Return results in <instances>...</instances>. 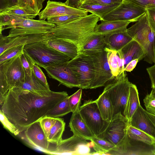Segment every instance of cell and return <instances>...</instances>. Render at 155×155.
I'll list each match as a JSON object with an SVG mask.
<instances>
[{"instance_id":"cell-47","label":"cell","mask_w":155,"mask_h":155,"mask_svg":"<svg viewBox=\"0 0 155 155\" xmlns=\"http://www.w3.org/2000/svg\"><path fill=\"white\" fill-rule=\"evenodd\" d=\"M19 0H0V12L13 5L18 4Z\"/></svg>"},{"instance_id":"cell-43","label":"cell","mask_w":155,"mask_h":155,"mask_svg":"<svg viewBox=\"0 0 155 155\" xmlns=\"http://www.w3.org/2000/svg\"><path fill=\"white\" fill-rule=\"evenodd\" d=\"M143 102L146 111L155 115V97L150 94H147L144 99Z\"/></svg>"},{"instance_id":"cell-33","label":"cell","mask_w":155,"mask_h":155,"mask_svg":"<svg viewBox=\"0 0 155 155\" xmlns=\"http://www.w3.org/2000/svg\"><path fill=\"white\" fill-rule=\"evenodd\" d=\"M65 123L61 118H57L56 122L51 129L48 140L51 143L58 144L62 139V136L64 130Z\"/></svg>"},{"instance_id":"cell-10","label":"cell","mask_w":155,"mask_h":155,"mask_svg":"<svg viewBox=\"0 0 155 155\" xmlns=\"http://www.w3.org/2000/svg\"><path fill=\"white\" fill-rule=\"evenodd\" d=\"M87 140L73 135L69 138L62 139L57 145L51 143L47 154L51 155L91 154V143Z\"/></svg>"},{"instance_id":"cell-42","label":"cell","mask_w":155,"mask_h":155,"mask_svg":"<svg viewBox=\"0 0 155 155\" xmlns=\"http://www.w3.org/2000/svg\"><path fill=\"white\" fill-rule=\"evenodd\" d=\"M0 120L4 127L15 135H19L20 133V131L9 120L1 110H0Z\"/></svg>"},{"instance_id":"cell-32","label":"cell","mask_w":155,"mask_h":155,"mask_svg":"<svg viewBox=\"0 0 155 155\" xmlns=\"http://www.w3.org/2000/svg\"><path fill=\"white\" fill-rule=\"evenodd\" d=\"M0 14L32 19L38 15L35 12L28 10L19 5H13L0 12Z\"/></svg>"},{"instance_id":"cell-52","label":"cell","mask_w":155,"mask_h":155,"mask_svg":"<svg viewBox=\"0 0 155 155\" xmlns=\"http://www.w3.org/2000/svg\"><path fill=\"white\" fill-rule=\"evenodd\" d=\"M145 112L155 126V115L148 112L146 110Z\"/></svg>"},{"instance_id":"cell-39","label":"cell","mask_w":155,"mask_h":155,"mask_svg":"<svg viewBox=\"0 0 155 155\" xmlns=\"http://www.w3.org/2000/svg\"><path fill=\"white\" fill-rule=\"evenodd\" d=\"M56 119L57 118L45 116L39 120L41 127L47 139L51 129L56 122Z\"/></svg>"},{"instance_id":"cell-24","label":"cell","mask_w":155,"mask_h":155,"mask_svg":"<svg viewBox=\"0 0 155 155\" xmlns=\"http://www.w3.org/2000/svg\"><path fill=\"white\" fill-rule=\"evenodd\" d=\"M131 22L130 21H102L96 26L94 34L104 36L120 31L127 30V27Z\"/></svg>"},{"instance_id":"cell-30","label":"cell","mask_w":155,"mask_h":155,"mask_svg":"<svg viewBox=\"0 0 155 155\" xmlns=\"http://www.w3.org/2000/svg\"><path fill=\"white\" fill-rule=\"evenodd\" d=\"M90 141L91 148L96 151L92 154L113 155L116 150L114 144L103 138L94 137Z\"/></svg>"},{"instance_id":"cell-50","label":"cell","mask_w":155,"mask_h":155,"mask_svg":"<svg viewBox=\"0 0 155 155\" xmlns=\"http://www.w3.org/2000/svg\"><path fill=\"white\" fill-rule=\"evenodd\" d=\"M139 62L138 59H136L131 61L126 66L124 71H125L131 72L136 67L137 64Z\"/></svg>"},{"instance_id":"cell-19","label":"cell","mask_w":155,"mask_h":155,"mask_svg":"<svg viewBox=\"0 0 155 155\" xmlns=\"http://www.w3.org/2000/svg\"><path fill=\"white\" fill-rule=\"evenodd\" d=\"M129 124L146 133L155 139V126L141 105L132 116Z\"/></svg>"},{"instance_id":"cell-11","label":"cell","mask_w":155,"mask_h":155,"mask_svg":"<svg viewBox=\"0 0 155 155\" xmlns=\"http://www.w3.org/2000/svg\"><path fill=\"white\" fill-rule=\"evenodd\" d=\"M147 12V9L134 3L123 0L117 8L104 17L101 21L137 22Z\"/></svg>"},{"instance_id":"cell-49","label":"cell","mask_w":155,"mask_h":155,"mask_svg":"<svg viewBox=\"0 0 155 155\" xmlns=\"http://www.w3.org/2000/svg\"><path fill=\"white\" fill-rule=\"evenodd\" d=\"M146 70L151 81V87H155V64L147 68Z\"/></svg>"},{"instance_id":"cell-2","label":"cell","mask_w":155,"mask_h":155,"mask_svg":"<svg viewBox=\"0 0 155 155\" xmlns=\"http://www.w3.org/2000/svg\"><path fill=\"white\" fill-rule=\"evenodd\" d=\"M99 21L98 16L91 13L64 25H55L44 34L43 38L54 37L68 41L77 45L80 51L94 34L95 28Z\"/></svg>"},{"instance_id":"cell-21","label":"cell","mask_w":155,"mask_h":155,"mask_svg":"<svg viewBox=\"0 0 155 155\" xmlns=\"http://www.w3.org/2000/svg\"><path fill=\"white\" fill-rule=\"evenodd\" d=\"M69 127L73 135L86 140L90 141L95 137L83 119L80 113L79 108L72 112Z\"/></svg>"},{"instance_id":"cell-26","label":"cell","mask_w":155,"mask_h":155,"mask_svg":"<svg viewBox=\"0 0 155 155\" xmlns=\"http://www.w3.org/2000/svg\"><path fill=\"white\" fill-rule=\"evenodd\" d=\"M107 62L114 78L125 73L124 62L118 52L105 47Z\"/></svg>"},{"instance_id":"cell-12","label":"cell","mask_w":155,"mask_h":155,"mask_svg":"<svg viewBox=\"0 0 155 155\" xmlns=\"http://www.w3.org/2000/svg\"><path fill=\"white\" fill-rule=\"evenodd\" d=\"M85 54L90 56L94 66V77L89 89L105 86L108 82L114 78L107 62V51L104 48L102 52Z\"/></svg>"},{"instance_id":"cell-13","label":"cell","mask_w":155,"mask_h":155,"mask_svg":"<svg viewBox=\"0 0 155 155\" xmlns=\"http://www.w3.org/2000/svg\"><path fill=\"white\" fill-rule=\"evenodd\" d=\"M128 125V119L119 113L113 117L104 132L103 138L116 147L115 151L123 143Z\"/></svg>"},{"instance_id":"cell-54","label":"cell","mask_w":155,"mask_h":155,"mask_svg":"<svg viewBox=\"0 0 155 155\" xmlns=\"http://www.w3.org/2000/svg\"><path fill=\"white\" fill-rule=\"evenodd\" d=\"M85 0H82V1H81V2H83V1H85Z\"/></svg>"},{"instance_id":"cell-45","label":"cell","mask_w":155,"mask_h":155,"mask_svg":"<svg viewBox=\"0 0 155 155\" xmlns=\"http://www.w3.org/2000/svg\"><path fill=\"white\" fill-rule=\"evenodd\" d=\"M134 3L146 9L155 8V0H124Z\"/></svg>"},{"instance_id":"cell-41","label":"cell","mask_w":155,"mask_h":155,"mask_svg":"<svg viewBox=\"0 0 155 155\" xmlns=\"http://www.w3.org/2000/svg\"><path fill=\"white\" fill-rule=\"evenodd\" d=\"M20 59L25 75L31 76L32 72L33 65L34 64L24 51L21 54Z\"/></svg>"},{"instance_id":"cell-48","label":"cell","mask_w":155,"mask_h":155,"mask_svg":"<svg viewBox=\"0 0 155 155\" xmlns=\"http://www.w3.org/2000/svg\"><path fill=\"white\" fill-rule=\"evenodd\" d=\"M123 1V0H85L81 2H85L103 5H109L116 3H121Z\"/></svg>"},{"instance_id":"cell-28","label":"cell","mask_w":155,"mask_h":155,"mask_svg":"<svg viewBox=\"0 0 155 155\" xmlns=\"http://www.w3.org/2000/svg\"><path fill=\"white\" fill-rule=\"evenodd\" d=\"M106 46L104 35L94 34L82 47L80 52L88 53L102 52Z\"/></svg>"},{"instance_id":"cell-9","label":"cell","mask_w":155,"mask_h":155,"mask_svg":"<svg viewBox=\"0 0 155 155\" xmlns=\"http://www.w3.org/2000/svg\"><path fill=\"white\" fill-rule=\"evenodd\" d=\"M83 119L95 137L103 138L110 122L103 119L95 100L85 101L79 108Z\"/></svg>"},{"instance_id":"cell-51","label":"cell","mask_w":155,"mask_h":155,"mask_svg":"<svg viewBox=\"0 0 155 155\" xmlns=\"http://www.w3.org/2000/svg\"><path fill=\"white\" fill-rule=\"evenodd\" d=\"M82 0H66L65 3L68 6L78 8Z\"/></svg>"},{"instance_id":"cell-35","label":"cell","mask_w":155,"mask_h":155,"mask_svg":"<svg viewBox=\"0 0 155 155\" xmlns=\"http://www.w3.org/2000/svg\"><path fill=\"white\" fill-rule=\"evenodd\" d=\"M72 112L68 96L58 103L46 114V116L54 118L63 117Z\"/></svg>"},{"instance_id":"cell-37","label":"cell","mask_w":155,"mask_h":155,"mask_svg":"<svg viewBox=\"0 0 155 155\" xmlns=\"http://www.w3.org/2000/svg\"><path fill=\"white\" fill-rule=\"evenodd\" d=\"M25 45H24L12 48L3 52L0 55V64L21 54L23 52Z\"/></svg>"},{"instance_id":"cell-34","label":"cell","mask_w":155,"mask_h":155,"mask_svg":"<svg viewBox=\"0 0 155 155\" xmlns=\"http://www.w3.org/2000/svg\"><path fill=\"white\" fill-rule=\"evenodd\" d=\"M127 134L130 138L155 146V139L146 133L129 124Z\"/></svg>"},{"instance_id":"cell-23","label":"cell","mask_w":155,"mask_h":155,"mask_svg":"<svg viewBox=\"0 0 155 155\" xmlns=\"http://www.w3.org/2000/svg\"><path fill=\"white\" fill-rule=\"evenodd\" d=\"M105 47L118 51L134 39L127 30L114 33L104 36Z\"/></svg>"},{"instance_id":"cell-36","label":"cell","mask_w":155,"mask_h":155,"mask_svg":"<svg viewBox=\"0 0 155 155\" xmlns=\"http://www.w3.org/2000/svg\"><path fill=\"white\" fill-rule=\"evenodd\" d=\"M45 0H19L18 5L25 9L38 14L43 8Z\"/></svg>"},{"instance_id":"cell-8","label":"cell","mask_w":155,"mask_h":155,"mask_svg":"<svg viewBox=\"0 0 155 155\" xmlns=\"http://www.w3.org/2000/svg\"><path fill=\"white\" fill-rule=\"evenodd\" d=\"M82 89H89L94 76V63L90 56L80 52L74 58L67 62Z\"/></svg>"},{"instance_id":"cell-5","label":"cell","mask_w":155,"mask_h":155,"mask_svg":"<svg viewBox=\"0 0 155 155\" xmlns=\"http://www.w3.org/2000/svg\"><path fill=\"white\" fill-rule=\"evenodd\" d=\"M24 51L34 64L44 68L61 64L71 59L42 41L25 45Z\"/></svg>"},{"instance_id":"cell-15","label":"cell","mask_w":155,"mask_h":155,"mask_svg":"<svg viewBox=\"0 0 155 155\" xmlns=\"http://www.w3.org/2000/svg\"><path fill=\"white\" fill-rule=\"evenodd\" d=\"M85 10L71 7L65 2L48 0L45 7L38 15L39 20H45L53 17L64 15H77L83 17L88 15Z\"/></svg>"},{"instance_id":"cell-7","label":"cell","mask_w":155,"mask_h":155,"mask_svg":"<svg viewBox=\"0 0 155 155\" xmlns=\"http://www.w3.org/2000/svg\"><path fill=\"white\" fill-rule=\"evenodd\" d=\"M107 83L104 91L107 93L111 102L113 117L119 113L125 117L131 83L124 73L114 78Z\"/></svg>"},{"instance_id":"cell-17","label":"cell","mask_w":155,"mask_h":155,"mask_svg":"<svg viewBox=\"0 0 155 155\" xmlns=\"http://www.w3.org/2000/svg\"><path fill=\"white\" fill-rule=\"evenodd\" d=\"M114 155H155V146L131 139L127 134L122 145Z\"/></svg>"},{"instance_id":"cell-25","label":"cell","mask_w":155,"mask_h":155,"mask_svg":"<svg viewBox=\"0 0 155 155\" xmlns=\"http://www.w3.org/2000/svg\"><path fill=\"white\" fill-rule=\"evenodd\" d=\"M121 3L103 5L84 2L80 4L78 8L87 11L88 12L97 15L101 21L104 17L117 8Z\"/></svg>"},{"instance_id":"cell-29","label":"cell","mask_w":155,"mask_h":155,"mask_svg":"<svg viewBox=\"0 0 155 155\" xmlns=\"http://www.w3.org/2000/svg\"><path fill=\"white\" fill-rule=\"evenodd\" d=\"M18 87L38 94H43L51 90L49 88L47 87L36 77L33 71L31 76L25 75V82Z\"/></svg>"},{"instance_id":"cell-14","label":"cell","mask_w":155,"mask_h":155,"mask_svg":"<svg viewBox=\"0 0 155 155\" xmlns=\"http://www.w3.org/2000/svg\"><path fill=\"white\" fill-rule=\"evenodd\" d=\"M19 134L21 139L31 147L46 154L49 151L51 143L48 140L39 120L31 124Z\"/></svg>"},{"instance_id":"cell-18","label":"cell","mask_w":155,"mask_h":155,"mask_svg":"<svg viewBox=\"0 0 155 155\" xmlns=\"http://www.w3.org/2000/svg\"><path fill=\"white\" fill-rule=\"evenodd\" d=\"M43 35H22L10 37L0 34V55L9 49L41 41Z\"/></svg>"},{"instance_id":"cell-46","label":"cell","mask_w":155,"mask_h":155,"mask_svg":"<svg viewBox=\"0 0 155 155\" xmlns=\"http://www.w3.org/2000/svg\"><path fill=\"white\" fill-rule=\"evenodd\" d=\"M147 13L150 25L155 33V8L147 9Z\"/></svg>"},{"instance_id":"cell-16","label":"cell","mask_w":155,"mask_h":155,"mask_svg":"<svg viewBox=\"0 0 155 155\" xmlns=\"http://www.w3.org/2000/svg\"><path fill=\"white\" fill-rule=\"evenodd\" d=\"M67 63V62L55 66L47 67L44 69L49 78L58 81L59 84L70 88H79L77 79Z\"/></svg>"},{"instance_id":"cell-27","label":"cell","mask_w":155,"mask_h":155,"mask_svg":"<svg viewBox=\"0 0 155 155\" xmlns=\"http://www.w3.org/2000/svg\"><path fill=\"white\" fill-rule=\"evenodd\" d=\"M95 101L103 119L110 122L113 117V110L111 102L107 94L104 91Z\"/></svg>"},{"instance_id":"cell-1","label":"cell","mask_w":155,"mask_h":155,"mask_svg":"<svg viewBox=\"0 0 155 155\" xmlns=\"http://www.w3.org/2000/svg\"><path fill=\"white\" fill-rule=\"evenodd\" d=\"M68 96L64 91L38 94L14 87L8 92L0 110L21 132Z\"/></svg>"},{"instance_id":"cell-53","label":"cell","mask_w":155,"mask_h":155,"mask_svg":"<svg viewBox=\"0 0 155 155\" xmlns=\"http://www.w3.org/2000/svg\"><path fill=\"white\" fill-rule=\"evenodd\" d=\"M150 94L153 96L155 97V87L152 88Z\"/></svg>"},{"instance_id":"cell-4","label":"cell","mask_w":155,"mask_h":155,"mask_svg":"<svg viewBox=\"0 0 155 155\" xmlns=\"http://www.w3.org/2000/svg\"><path fill=\"white\" fill-rule=\"evenodd\" d=\"M20 55L0 64V104L3 103L8 91L19 87L25 82V74Z\"/></svg>"},{"instance_id":"cell-44","label":"cell","mask_w":155,"mask_h":155,"mask_svg":"<svg viewBox=\"0 0 155 155\" xmlns=\"http://www.w3.org/2000/svg\"><path fill=\"white\" fill-rule=\"evenodd\" d=\"M32 71L36 77L39 81L47 87L49 88V84L47 81L46 77L38 65L36 64H34Z\"/></svg>"},{"instance_id":"cell-31","label":"cell","mask_w":155,"mask_h":155,"mask_svg":"<svg viewBox=\"0 0 155 155\" xmlns=\"http://www.w3.org/2000/svg\"><path fill=\"white\" fill-rule=\"evenodd\" d=\"M140 105L137 87L135 84L131 83L125 112V117L129 121Z\"/></svg>"},{"instance_id":"cell-3","label":"cell","mask_w":155,"mask_h":155,"mask_svg":"<svg viewBox=\"0 0 155 155\" xmlns=\"http://www.w3.org/2000/svg\"><path fill=\"white\" fill-rule=\"evenodd\" d=\"M0 34L10 28L8 36L22 35L43 34L47 33L55 25L42 20H34L0 15Z\"/></svg>"},{"instance_id":"cell-20","label":"cell","mask_w":155,"mask_h":155,"mask_svg":"<svg viewBox=\"0 0 155 155\" xmlns=\"http://www.w3.org/2000/svg\"><path fill=\"white\" fill-rule=\"evenodd\" d=\"M42 41L71 59L75 58L80 52L79 48L75 44L62 39L54 37L42 38Z\"/></svg>"},{"instance_id":"cell-40","label":"cell","mask_w":155,"mask_h":155,"mask_svg":"<svg viewBox=\"0 0 155 155\" xmlns=\"http://www.w3.org/2000/svg\"><path fill=\"white\" fill-rule=\"evenodd\" d=\"M82 89L80 88L73 94L68 96L69 103L72 112L79 108L80 106L82 94Z\"/></svg>"},{"instance_id":"cell-38","label":"cell","mask_w":155,"mask_h":155,"mask_svg":"<svg viewBox=\"0 0 155 155\" xmlns=\"http://www.w3.org/2000/svg\"><path fill=\"white\" fill-rule=\"evenodd\" d=\"M81 17L77 15H64L50 18L47 19V21L57 25H61L69 23Z\"/></svg>"},{"instance_id":"cell-22","label":"cell","mask_w":155,"mask_h":155,"mask_svg":"<svg viewBox=\"0 0 155 155\" xmlns=\"http://www.w3.org/2000/svg\"><path fill=\"white\" fill-rule=\"evenodd\" d=\"M117 51L124 61V68L131 61L138 59L139 61L144 59L146 56L142 47L134 40L130 41Z\"/></svg>"},{"instance_id":"cell-6","label":"cell","mask_w":155,"mask_h":155,"mask_svg":"<svg viewBox=\"0 0 155 155\" xmlns=\"http://www.w3.org/2000/svg\"><path fill=\"white\" fill-rule=\"evenodd\" d=\"M127 31L143 49L146 55L144 60L155 64V33L150 25L147 12Z\"/></svg>"}]
</instances>
